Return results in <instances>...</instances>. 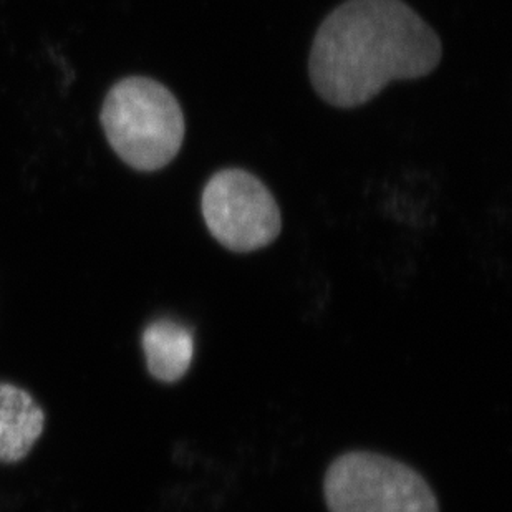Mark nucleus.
<instances>
[{"mask_svg":"<svg viewBox=\"0 0 512 512\" xmlns=\"http://www.w3.org/2000/svg\"><path fill=\"white\" fill-rule=\"evenodd\" d=\"M211 236L237 254L259 251L281 236L282 214L271 189L239 168L214 173L201 198Z\"/></svg>","mask_w":512,"mask_h":512,"instance_id":"4","label":"nucleus"},{"mask_svg":"<svg viewBox=\"0 0 512 512\" xmlns=\"http://www.w3.org/2000/svg\"><path fill=\"white\" fill-rule=\"evenodd\" d=\"M44 425V411L29 393L0 383V463H17L29 455Z\"/></svg>","mask_w":512,"mask_h":512,"instance_id":"5","label":"nucleus"},{"mask_svg":"<svg viewBox=\"0 0 512 512\" xmlns=\"http://www.w3.org/2000/svg\"><path fill=\"white\" fill-rule=\"evenodd\" d=\"M330 512H440L430 484L418 471L373 451H348L324 476Z\"/></svg>","mask_w":512,"mask_h":512,"instance_id":"3","label":"nucleus"},{"mask_svg":"<svg viewBox=\"0 0 512 512\" xmlns=\"http://www.w3.org/2000/svg\"><path fill=\"white\" fill-rule=\"evenodd\" d=\"M441 57L440 37L403 0H347L315 34L310 82L324 102L357 108L390 82L426 77Z\"/></svg>","mask_w":512,"mask_h":512,"instance_id":"1","label":"nucleus"},{"mask_svg":"<svg viewBox=\"0 0 512 512\" xmlns=\"http://www.w3.org/2000/svg\"><path fill=\"white\" fill-rule=\"evenodd\" d=\"M102 123L116 155L138 171L163 170L183 146V110L173 93L151 78L116 83L105 98Z\"/></svg>","mask_w":512,"mask_h":512,"instance_id":"2","label":"nucleus"},{"mask_svg":"<svg viewBox=\"0 0 512 512\" xmlns=\"http://www.w3.org/2000/svg\"><path fill=\"white\" fill-rule=\"evenodd\" d=\"M143 350L148 370L156 380L179 382L193 363V332L174 320H156L146 327Z\"/></svg>","mask_w":512,"mask_h":512,"instance_id":"6","label":"nucleus"}]
</instances>
